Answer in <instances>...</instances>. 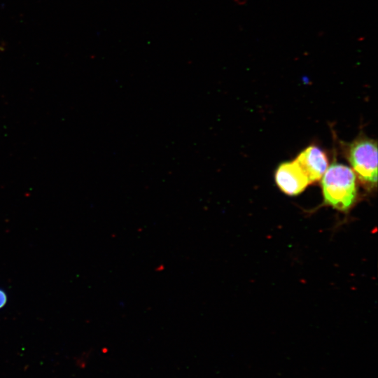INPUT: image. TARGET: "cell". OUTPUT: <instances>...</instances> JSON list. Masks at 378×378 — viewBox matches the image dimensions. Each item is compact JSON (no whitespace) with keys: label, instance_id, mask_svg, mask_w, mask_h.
Listing matches in <instances>:
<instances>
[{"label":"cell","instance_id":"277c9868","mask_svg":"<svg viewBox=\"0 0 378 378\" xmlns=\"http://www.w3.org/2000/svg\"><path fill=\"white\" fill-rule=\"evenodd\" d=\"M295 160L305 172L310 184L319 181L328 167L326 153L317 146L307 147Z\"/></svg>","mask_w":378,"mask_h":378},{"label":"cell","instance_id":"7a4b0ae2","mask_svg":"<svg viewBox=\"0 0 378 378\" xmlns=\"http://www.w3.org/2000/svg\"><path fill=\"white\" fill-rule=\"evenodd\" d=\"M345 155L360 183L373 190L377 184V144L360 135L345 147Z\"/></svg>","mask_w":378,"mask_h":378},{"label":"cell","instance_id":"5b68a950","mask_svg":"<svg viewBox=\"0 0 378 378\" xmlns=\"http://www.w3.org/2000/svg\"><path fill=\"white\" fill-rule=\"evenodd\" d=\"M7 295L6 293L0 288V309L3 308L7 302Z\"/></svg>","mask_w":378,"mask_h":378},{"label":"cell","instance_id":"3957f363","mask_svg":"<svg viewBox=\"0 0 378 378\" xmlns=\"http://www.w3.org/2000/svg\"><path fill=\"white\" fill-rule=\"evenodd\" d=\"M274 178L279 188L288 195H297L310 184L298 162L295 160L281 163L277 168Z\"/></svg>","mask_w":378,"mask_h":378},{"label":"cell","instance_id":"6da1fadb","mask_svg":"<svg viewBox=\"0 0 378 378\" xmlns=\"http://www.w3.org/2000/svg\"><path fill=\"white\" fill-rule=\"evenodd\" d=\"M324 202L340 211L349 209L357 197V178L346 165L334 162L321 178Z\"/></svg>","mask_w":378,"mask_h":378}]
</instances>
